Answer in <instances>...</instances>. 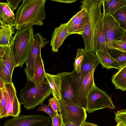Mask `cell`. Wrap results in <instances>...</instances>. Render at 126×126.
I'll list each match as a JSON object with an SVG mask.
<instances>
[{"label": "cell", "instance_id": "cell-1", "mask_svg": "<svg viewBox=\"0 0 126 126\" xmlns=\"http://www.w3.org/2000/svg\"><path fill=\"white\" fill-rule=\"evenodd\" d=\"M16 13L12 25L17 30L32 27L42 26L45 19L46 0H24Z\"/></svg>", "mask_w": 126, "mask_h": 126}, {"label": "cell", "instance_id": "cell-2", "mask_svg": "<svg viewBox=\"0 0 126 126\" xmlns=\"http://www.w3.org/2000/svg\"><path fill=\"white\" fill-rule=\"evenodd\" d=\"M80 6L87 11L86 24L84 31L81 35L84 44V49L86 52H95L94 41L96 29L103 17L101 11L102 0H83L80 1Z\"/></svg>", "mask_w": 126, "mask_h": 126}, {"label": "cell", "instance_id": "cell-3", "mask_svg": "<svg viewBox=\"0 0 126 126\" xmlns=\"http://www.w3.org/2000/svg\"><path fill=\"white\" fill-rule=\"evenodd\" d=\"M52 94V90L45 78L44 82L36 86L28 80L26 85L19 93L20 104L27 110H32L39 105L43 106L45 100Z\"/></svg>", "mask_w": 126, "mask_h": 126}, {"label": "cell", "instance_id": "cell-4", "mask_svg": "<svg viewBox=\"0 0 126 126\" xmlns=\"http://www.w3.org/2000/svg\"><path fill=\"white\" fill-rule=\"evenodd\" d=\"M33 27L17 30L11 40L10 46L13 53L15 67H22L30 54L34 40Z\"/></svg>", "mask_w": 126, "mask_h": 126}, {"label": "cell", "instance_id": "cell-5", "mask_svg": "<svg viewBox=\"0 0 126 126\" xmlns=\"http://www.w3.org/2000/svg\"><path fill=\"white\" fill-rule=\"evenodd\" d=\"M58 101L59 114L63 126L69 123L76 126H82L87 117L86 110L73 104L66 99H61Z\"/></svg>", "mask_w": 126, "mask_h": 126}, {"label": "cell", "instance_id": "cell-6", "mask_svg": "<svg viewBox=\"0 0 126 126\" xmlns=\"http://www.w3.org/2000/svg\"><path fill=\"white\" fill-rule=\"evenodd\" d=\"M115 108L110 97L105 91L95 85L89 92L87 98L86 110L88 113L105 108Z\"/></svg>", "mask_w": 126, "mask_h": 126}, {"label": "cell", "instance_id": "cell-7", "mask_svg": "<svg viewBox=\"0 0 126 126\" xmlns=\"http://www.w3.org/2000/svg\"><path fill=\"white\" fill-rule=\"evenodd\" d=\"M58 74L61 80L62 99H67L73 104L82 107L79 101L78 93L75 82L70 73L63 72Z\"/></svg>", "mask_w": 126, "mask_h": 126}, {"label": "cell", "instance_id": "cell-8", "mask_svg": "<svg viewBox=\"0 0 126 126\" xmlns=\"http://www.w3.org/2000/svg\"><path fill=\"white\" fill-rule=\"evenodd\" d=\"M50 121L49 116L42 114H23L6 120L3 126H49Z\"/></svg>", "mask_w": 126, "mask_h": 126}, {"label": "cell", "instance_id": "cell-9", "mask_svg": "<svg viewBox=\"0 0 126 126\" xmlns=\"http://www.w3.org/2000/svg\"><path fill=\"white\" fill-rule=\"evenodd\" d=\"M50 42L47 40L39 33L34 35V40L29 57L26 62V66L24 68V71L28 80L32 81L36 58L41 54V48Z\"/></svg>", "mask_w": 126, "mask_h": 126}, {"label": "cell", "instance_id": "cell-10", "mask_svg": "<svg viewBox=\"0 0 126 126\" xmlns=\"http://www.w3.org/2000/svg\"><path fill=\"white\" fill-rule=\"evenodd\" d=\"M5 87L7 100L5 117H18L21 112V104L16 95V88L13 82L5 84Z\"/></svg>", "mask_w": 126, "mask_h": 126}, {"label": "cell", "instance_id": "cell-11", "mask_svg": "<svg viewBox=\"0 0 126 126\" xmlns=\"http://www.w3.org/2000/svg\"><path fill=\"white\" fill-rule=\"evenodd\" d=\"M103 28L106 42L113 40H118L123 35L125 31L112 16H103Z\"/></svg>", "mask_w": 126, "mask_h": 126}, {"label": "cell", "instance_id": "cell-12", "mask_svg": "<svg viewBox=\"0 0 126 126\" xmlns=\"http://www.w3.org/2000/svg\"><path fill=\"white\" fill-rule=\"evenodd\" d=\"M99 63V60L94 52H86L84 57L80 72L77 74L76 70L73 71V76L76 80L81 83L89 72L93 69H95Z\"/></svg>", "mask_w": 126, "mask_h": 126}, {"label": "cell", "instance_id": "cell-13", "mask_svg": "<svg viewBox=\"0 0 126 126\" xmlns=\"http://www.w3.org/2000/svg\"><path fill=\"white\" fill-rule=\"evenodd\" d=\"M81 10L73 16L67 22L68 32L71 35L78 34L81 35L83 33L86 23L87 11L79 7Z\"/></svg>", "mask_w": 126, "mask_h": 126}, {"label": "cell", "instance_id": "cell-14", "mask_svg": "<svg viewBox=\"0 0 126 126\" xmlns=\"http://www.w3.org/2000/svg\"><path fill=\"white\" fill-rule=\"evenodd\" d=\"M95 68L91 70L81 82L78 90L79 99L81 107L86 110L87 105V98L91 89L95 85L94 79Z\"/></svg>", "mask_w": 126, "mask_h": 126}, {"label": "cell", "instance_id": "cell-15", "mask_svg": "<svg viewBox=\"0 0 126 126\" xmlns=\"http://www.w3.org/2000/svg\"><path fill=\"white\" fill-rule=\"evenodd\" d=\"M70 35L68 31L67 23L61 24L56 27L52 33L50 42L52 52H58L65 39Z\"/></svg>", "mask_w": 126, "mask_h": 126}, {"label": "cell", "instance_id": "cell-16", "mask_svg": "<svg viewBox=\"0 0 126 126\" xmlns=\"http://www.w3.org/2000/svg\"><path fill=\"white\" fill-rule=\"evenodd\" d=\"M0 62L8 69L11 74L15 67V62L12 49L10 46H0Z\"/></svg>", "mask_w": 126, "mask_h": 126}, {"label": "cell", "instance_id": "cell-17", "mask_svg": "<svg viewBox=\"0 0 126 126\" xmlns=\"http://www.w3.org/2000/svg\"><path fill=\"white\" fill-rule=\"evenodd\" d=\"M102 68H105L107 70L112 68L119 70L120 69V66L116 60L112 57L107 51H98L95 52Z\"/></svg>", "mask_w": 126, "mask_h": 126}, {"label": "cell", "instance_id": "cell-18", "mask_svg": "<svg viewBox=\"0 0 126 126\" xmlns=\"http://www.w3.org/2000/svg\"><path fill=\"white\" fill-rule=\"evenodd\" d=\"M103 15L113 16L115 13L121 8L126 6V0H102Z\"/></svg>", "mask_w": 126, "mask_h": 126}, {"label": "cell", "instance_id": "cell-19", "mask_svg": "<svg viewBox=\"0 0 126 126\" xmlns=\"http://www.w3.org/2000/svg\"><path fill=\"white\" fill-rule=\"evenodd\" d=\"M94 43L95 51H105L107 50L103 30L102 18L99 22L96 29Z\"/></svg>", "mask_w": 126, "mask_h": 126}, {"label": "cell", "instance_id": "cell-20", "mask_svg": "<svg viewBox=\"0 0 126 126\" xmlns=\"http://www.w3.org/2000/svg\"><path fill=\"white\" fill-rule=\"evenodd\" d=\"M45 78L47 81L53 97L57 100L62 99L61 94V82L60 77L58 74L52 75L45 72Z\"/></svg>", "mask_w": 126, "mask_h": 126}, {"label": "cell", "instance_id": "cell-21", "mask_svg": "<svg viewBox=\"0 0 126 126\" xmlns=\"http://www.w3.org/2000/svg\"><path fill=\"white\" fill-rule=\"evenodd\" d=\"M45 72L43 61L40 54L36 58L32 81L35 85L37 86L44 82L45 78Z\"/></svg>", "mask_w": 126, "mask_h": 126}, {"label": "cell", "instance_id": "cell-22", "mask_svg": "<svg viewBox=\"0 0 126 126\" xmlns=\"http://www.w3.org/2000/svg\"><path fill=\"white\" fill-rule=\"evenodd\" d=\"M14 32L13 28L0 20V46L10 45L12 34Z\"/></svg>", "mask_w": 126, "mask_h": 126}, {"label": "cell", "instance_id": "cell-23", "mask_svg": "<svg viewBox=\"0 0 126 126\" xmlns=\"http://www.w3.org/2000/svg\"><path fill=\"white\" fill-rule=\"evenodd\" d=\"M111 81L116 89L126 91V65L112 76Z\"/></svg>", "mask_w": 126, "mask_h": 126}, {"label": "cell", "instance_id": "cell-24", "mask_svg": "<svg viewBox=\"0 0 126 126\" xmlns=\"http://www.w3.org/2000/svg\"><path fill=\"white\" fill-rule=\"evenodd\" d=\"M15 16L13 11L9 6L6 10L0 14V20L12 29L13 28L12 25L15 18Z\"/></svg>", "mask_w": 126, "mask_h": 126}, {"label": "cell", "instance_id": "cell-25", "mask_svg": "<svg viewBox=\"0 0 126 126\" xmlns=\"http://www.w3.org/2000/svg\"><path fill=\"white\" fill-rule=\"evenodd\" d=\"M112 16L120 27L126 31V6L120 9Z\"/></svg>", "mask_w": 126, "mask_h": 126}, {"label": "cell", "instance_id": "cell-26", "mask_svg": "<svg viewBox=\"0 0 126 126\" xmlns=\"http://www.w3.org/2000/svg\"><path fill=\"white\" fill-rule=\"evenodd\" d=\"M86 52L83 48H79L77 49V55L73 63V66L77 74L80 71L82 64Z\"/></svg>", "mask_w": 126, "mask_h": 126}, {"label": "cell", "instance_id": "cell-27", "mask_svg": "<svg viewBox=\"0 0 126 126\" xmlns=\"http://www.w3.org/2000/svg\"><path fill=\"white\" fill-rule=\"evenodd\" d=\"M107 48L126 52V42L119 40H113L106 42Z\"/></svg>", "mask_w": 126, "mask_h": 126}, {"label": "cell", "instance_id": "cell-28", "mask_svg": "<svg viewBox=\"0 0 126 126\" xmlns=\"http://www.w3.org/2000/svg\"><path fill=\"white\" fill-rule=\"evenodd\" d=\"M12 75L8 69L0 62V78L6 83H12Z\"/></svg>", "mask_w": 126, "mask_h": 126}, {"label": "cell", "instance_id": "cell-29", "mask_svg": "<svg viewBox=\"0 0 126 126\" xmlns=\"http://www.w3.org/2000/svg\"><path fill=\"white\" fill-rule=\"evenodd\" d=\"M7 94L5 88L0 89V118L5 117L7 104Z\"/></svg>", "mask_w": 126, "mask_h": 126}, {"label": "cell", "instance_id": "cell-30", "mask_svg": "<svg viewBox=\"0 0 126 126\" xmlns=\"http://www.w3.org/2000/svg\"><path fill=\"white\" fill-rule=\"evenodd\" d=\"M115 50L116 56L114 58L117 62L120 69L126 65V52Z\"/></svg>", "mask_w": 126, "mask_h": 126}, {"label": "cell", "instance_id": "cell-31", "mask_svg": "<svg viewBox=\"0 0 126 126\" xmlns=\"http://www.w3.org/2000/svg\"><path fill=\"white\" fill-rule=\"evenodd\" d=\"M115 113L116 122L117 123H122L126 126V109L118 111Z\"/></svg>", "mask_w": 126, "mask_h": 126}, {"label": "cell", "instance_id": "cell-32", "mask_svg": "<svg viewBox=\"0 0 126 126\" xmlns=\"http://www.w3.org/2000/svg\"><path fill=\"white\" fill-rule=\"evenodd\" d=\"M43 111L48 114L52 120L58 112H56L53 109H51L48 105L44 104L38 107L36 111Z\"/></svg>", "mask_w": 126, "mask_h": 126}, {"label": "cell", "instance_id": "cell-33", "mask_svg": "<svg viewBox=\"0 0 126 126\" xmlns=\"http://www.w3.org/2000/svg\"><path fill=\"white\" fill-rule=\"evenodd\" d=\"M48 101V105L51 107L52 109L56 112L59 111L58 101L55 97H53L50 98Z\"/></svg>", "mask_w": 126, "mask_h": 126}, {"label": "cell", "instance_id": "cell-34", "mask_svg": "<svg viewBox=\"0 0 126 126\" xmlns=\"http://www.w3.org/2000/svg\"><path fill=\"white\" fill-rule=\"evenodd\" d=\"M51 121L52 126H62L63 125L61 118L58 112Z\"/></svg>", "mask_w": 126, "mask_h": 126}, {"label": "cell", "instance_id": "cell-35", "mask_svg": "<svg viewBox=\"0 0 126 126\" xmlns=\"http://www.w3.org/2000/svg\"><path fill=\"white\" fill-rule=\"evenodd\" d=\"M21 1V0H7V2L8 3L10 7L12 8L13 11L17 9L19 3Z\"/></svg>", "mask_w": 126, "mask_h": 126}, {"label": "cell", "instance_id": "cell-36", "mask_svg": "<svg viewBox=\"0 0 126 126\" xmlns=\"http://www.w3.org/2000/svg\"><path fill=\"white\" fill-rule=\"evenodd\" d=\"M52 1H55L59 2L71 3L77 1L76 0H51Z\"/></svg>", "mask_w": 126, "mask_h": 126}, {"label": "cell", "instance_id": "cell-37", "mask_svg": "<svg viewBox=\"0 0 126 126\" xmlns=\"http://www.w3.org/2000/svg\"><path fill=\"white\" fill-rule=\"evenodd\" d=\"M82 126H98L96 124L85 121L83 123Z\"/></svg>", "mask_w": 126, "mask_h": 126}, {"label": "cell", "instance_id": "cell-38", "mask_svg": "<svg viewBox=\"0 0 126 126\" xmlns=\"http://www.w3.org/2000/svg\"><path fill=\"white\" fill-rule=\"evenodd\" d=\"M5 83L0 78V89H2L5 88Z\"/></svg>", "mask_w": 126, "mask_h": 126}, {"label": "cell", "instance_id": "cell-39", "mask_svg": "<svg viewBox=\"0 0 126 126\" xmlns=\"http://www.w3.org/2000/svg\"><path fill=\"white\" fill-rule=\"evenodd\" d=\"M118 40L126 42V31H125L123 35Z\"/></svg>", "mask_w": 126, "mask_h": 126}, {"label": "cell", "instance_id": "cell-40", "mask_svg": "<svg viewBox=\"0 0 126 126\" xmlns=\"http://www.w3.org/2000/svg\"><path fill=\"white\" fill-rule=\"evenodd\" d=\"M116 126H126L123 124L121 122L117 123V125Z\"/></svg>", "mask_w": 126, "mask_h": 126}, {"label": "cell", "instance_id": "cell-41", "mask_svg": "<svg viewBox=\"0 0 126 126\" xmlns=\"http://www.w3.org/2000/svg\"><path fill=\"white\" fill-rule=\"evenodd\" d=\"M65 126H76L73 124L71 123H68Z\"/></svg>", "mask_w": 126, "mask_h": 126}, {"label": "cell", "instance_id": "cell-42", "mask_svg": "<svg viewBox=\"0 0 126 126\" xmlns=\"http://www.w3.org/2000/svg\"><path fill=\"white\" fill-rule=\"evenodd\" d=\"M78 84V85H78V84Z\"/></svg>", "mask_w": 126, "mask_h": 126}, {"label": "cell", "instance_id": "cell-43", "mask_svg": "<svg viewBox=\"0 0 126 126\" xmlns=\"http://www.w3.org/2000/svg\"></svg>", "mask_w": 126, "mask_h": 126}]
</instances>
